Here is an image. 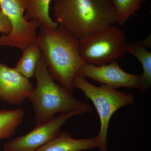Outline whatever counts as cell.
I'll use <instances>...</instances> for the list:
<instances>
[{
    "mask_svg": "<svg viewBox=\"0 0 151 151\" xmlns=\"http://www.w3.org/2000/svg\"><path fill=\"white\" fill-rule=\"evenodd\" d=\"M86 113L78 110L61 113L59 116L36 127L26 134L9 141L4 146V151H36L56 137L68 119Z\"/></svg>",
    "mask_w": 151,
    "mask_h": 151,
    "instance_id": "7",
    "label": "cell"
},
{
    "mask_svg": "<svg viewBox=\"0 0 151 151\" xmlns=\"http://www.w3.org/2000/svg\"><path fill=\"white\" fill-rule=\"evenodd\" d=\"M55 21L79 40L111 25L119 19L111 0H52Z\"/></svg>",
    "mask_w": 151,
    "mask_h": 151,
    "instance_id": "2",
    "label": "cell"
},
{
    "mask_svg": "<svg viewBox=\"0 0 151 151\" xmlns=\"http://www.w3.org/2000/svg\"><path fill=\"white\" fill-rule=\"evenodd\" d=\"M22 109L0 110V140L9 139L13 136L24 117Z\"/></svg>",
    "mask_w": 151,
    "mask_h": 151,
    "instance_id": "14",
    "label": "cell"
},
{
    "mask_svg": "<svg viewBox=\"0 0 151 151\" xmlns=\"http://www.w3.org/2000/svg\"><path fill=\"white\" fill-rule=\"evenodd\" d=\"M30 0H0V6L12 25L11 32L0 36V46L16 47L23 50L37 43V30L39 23L35 20L27 21L25 13Z\"/></svg>",
    "mask_w": 151,
    "mask_h": 151,
    "instance_id": "6",
    "label": "cell"
},
{
    "mask_svg": "<svg viewBox=\"0 0 151 151\" xmlns=\"http://www.w3.org/2000/svg\"><path fill=\"white\" fill-rule=\"evenodd\" d=\"M142 41L128 43L127 53L134 55L142 65V91L147 92L151 86V52Z\"/></svg>",
    "mask_w": 151,
    "mask_h": 151,
    "instance_id": "12",
    "label": "cell"
},
{
    "mask_svg": "<svg viewBox=\"0 0 151 151\" xmlns=\"http://www.w3.org/2000/svg\"><path fill=\"white\" fill-rule=\"evenodd\" d=\"M15 69L29 79L34 75L36 68L41 56L42 51L37 43L33 44L26 47Z\"/></svg>",
    "mask_w": 151,
    "mask_h": 151,
    "instance_id": "13",
    "label": "cell"
},
{
    "mask_svg": "<svg viewBox=\"0 0 151 151\" xmlns=\"http://www.w3.org/2000/svg\"><path fill=\"white\" fill-rule=\"evenodd\" d=\"M118 15V24L122 25L139 10L145 0H111Z\"/></svg>",
    "mask_w": 151,
    "mask_h": 151,
    "instance_id": "15",
    "label": "cell"
},
{
    "mask_svg": "<svg viewBox=\"0 0 151 151\" xmlns=\"http://www.w3.org/2000/svg\"><path fill=\"white\" fill-rule=\"evenodd\" d=\"M73 86L81 90L96 108L100 122V131L97 135L100 140L98 149L99 151H108L107 138L111 117L122 107L134 104V96L132 93L118 91L105 85L95 86L78 74L74 78Z\"/></svg>",
    "mask_w": 151,
    "mask_h": 151,
    "instance_id": "4",
    "label": "cell"
},
{
    "mask_svg": "<svg viewBox=\"0 0 151 151\" xmlns=\"http://www.w3.org/2000/svg\"><path fill=\"white\" fill-rule=\"evenodd\" d=\"M34 76L36 86L28 98L33 106L37 125L48 122L57 113L78 110L86 113L91 112L92 109L88 103L76 100L72 92L55 82L49 72L42 53Z\"/></svg>",
    "mask_w": 151,
    "mask_h": 151,
    "instance_id": "3",
    "label": "cell"
},
{
    "mask_svg": "<svg viewBox=\"0 0 151 151\" xmlns=\"http://www.w3.org/2000/svg\"><path fill=\"white\" fill-rule=\"evenodd\" d=\"M82 58L87 64H108L127 53V37L122 29L111 25L79 40Z\"/></svg>",
    "mask_w": 151,
    "mask_h": 151,
    "instance_id": "5",
    "label": "cell"
},
{
    "mask_svg": "<svg viewBox=\"0 0 151 151\" xmlns=\"http://www.w3.org/2000/svg\"><path fill=\"white\" fill-rule=\"evenodd\" d=\"M52 0H30L29 6L25 13L27 21H37L41 27L47 29H55L58 24L50 15V4Z\"/></svg>",
    "mask_w": 151,
    "mask_h": 151,
    "instance_id": "11",
    "label": "cell"
},
{
    "mask_svg": "<svg viewBox=\"0 0 151 151\" xmlns=\"http://www.w3.org/2000/svg\"><path fill=\"white\" fill-rule=\"evenodd\" d=\"M77 74L113 89H142L141 75L127 73L116 61L99 66L86 64L80 68Z\"/></svg>",
    "mask_w": 151,
    "mask_h": 151,
    "instance_id": "8",
    "label": "cell"
},
{
    "mask_svg": "<svg viewBox=\"0 0 151 151\" xmlns=\"http://www.w3.org/2000/svg\"><path fill=\"white\" fill-rule=\"evenodd\" d=\"M33 89L29 78L14 68L0 63V101L11 105H21Z\"/></svg>",
    "mask_w": 151,
    "mask_h": 151,
    "instance_id": "9",
    "label": "cell"
},
{
    "mask_svg": "<svg viewBox=\"0 0 151 151\" xmlns=\"http://www.w3.org/2000/svg\"><path fill=\"white\" fill-rule=\"evenodd\" d=\"M12 25L10 21L5 14L0 6V33L8 35L11 32Z\"/></svg>",
    "mask_w": 151,
    "mask_h": 151,
    "instance_id": "16",
    "label": "cell"
},
{
    "mask_svg": "<svg viewBox=\"0 0 151 151\" xmlns=\"http://www.w3.org/2000/svg\"><path fill=\"white\" fill-rule=\"evenodd\" d=\"M37 43L54 80L70 92L74 78L82 66L87 64L82 58L79 40L58 25L50 30L40 27Z\"/></svg>",
    "mask_w": 151,
    "mask_h": 151,
    "instance_id": "1",
    "label": "cell"
},
{
    "mask_svg": "<svg viewBox=\"0 0 151 151\" xmlns=\"http://www.w3.org/2000/svg\"><path fill=\"white\" fill-rule=\"evenodd\" d=\"M99 146L100 140L97 136L76 139L67 132H61L36 151H82L98 149Z\"/></svg>",
    "mask_w": 151,
    "mask_h": 151,
    "instance_id": "10",
    "label": "cell"
}]
</instances>
